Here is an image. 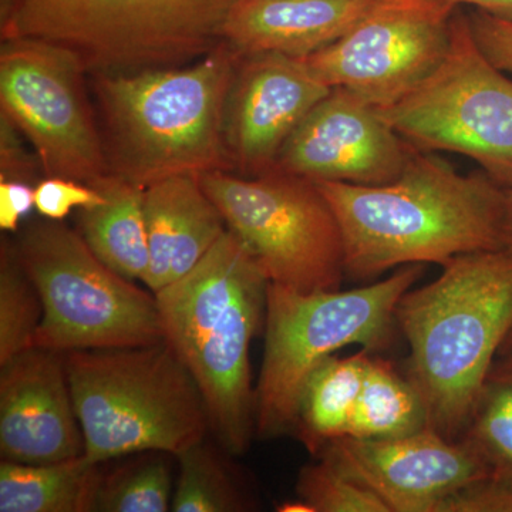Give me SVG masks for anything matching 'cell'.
I'll list each match as a JSON object with an SVG mask.
<instances>
[{
  "instance_id": "22",
  "label": "cell",
  "mask_w": 512,
  "mask_h": 512,
  "mask_svg": "<svg viewBox=\"0 0 512 512\" xmlns=\"http://www.w3.org/2000/svg\"><path fill=\"white\" fill-rule=\"evenodd\" d=\"M426 427H429L426 407L413 383L407 376H400L392 363L370 353L362 392L346 437L396 439Z\"/></svg>"
},
{
  "instance_id": "9",
  "label": "cell",
  "mask_w": 512,
  "mask_h": 512,
  "mask_svg": "<svg viewBox=\"0 0 512 512\" xmlns=\"http://www.w3.org/2000/svg\"><path fill=\"white\" fill-rule=\"evenodd\" d=\"M198 180L269 284L303 293L338 291L346 275L345 244L318 184L281 170L212 171Z\"/></svg>"
},
{
  "instance_id": "7",
  "label": "cell",
  "mask_w": 512,
  "mask_h": 512,
  "mask_svg": "<svg viewBox=\"0 0 512 512\" xmlns=\"http://www.w3.org/2000/svg\"><path fill=\"white\" fill-rule=\"evenodd\" d=\"M423 274V265L352 291L303 293L268 284L265 349L255 387V434L291 433L299 400L313 370L350 345L383 349L392 336L400 299Z\"/></svg>"
},
{
  "instance_id": "8",
  "label": "cell",
  "mask_w": 512,
  "mask_h": 512,
  "mask_svg": "<svg viewBox=\"0 0 512 512\" xmlns=\"http://www.w3.org/2000/svg\"><path fill=\"white\" fill-rule=\"evenodd\" d=\"M43 302L33 348H136L164 340L156 295L143 291L93 254L62 221L30 222L15 242Z\"/></svg>"
},
{
  "instance_id": "18",
  "label": "cell",
  "mask_w": 512,
  "mask_h": 512,
  "mask_svg": "<svg viewBox=\"0 0 512 512\" xmlns=\"http://www.w3.org/2000/svg\"><path fill=\"white\" fill-rule=\"evenodd\" d=\"M144 215L150 261L143 282L153 293L190 274L228 229L197 175L144 188Z\"/></svg>"
},
{
  "instance_id": "13",
  "label": "cell",
  "mask_w": 512,
  "mask_h": 512,
  "mask_svg": "<svg viewBox=\"0 0 512 512\" xmlns=\"http://www.w3.org/2000/svg\"><path fill=\"white\" fill-rule=\"evenodd\" d=\"M320 454L372 490L390 512H443L451 498L490 480L483 460L463 440L431 427L396 439L342 437Z\"/></svg>"
},
{
  "instance_id": "32",
  "label": "cell",
  "mask_w": 512,
  "mask_h": 512,
  "mask_svg": "<svg viewBox=\"0 0 512 512\" xmlns=\"http://www.w3.org/2000/svg\"><path fill=\"white\" fill-rule=\"evenodd\" d=\"M454 5H471L491 15L512 19V0H447Z\"/></svg>"
},
{
  "instance_id": "20",
  "label": "cell",
  "mask_w": 512,
  "mask_h": 512,
  "mask_svg": "<svg viewBox=\"0 0 512 512\" xmlns=\"http://www.w3.org/2000/svg\"><path fill=\"white\" fill-rule=\"evenodd\" d=\"M103 477L86 456L47 464L0 463V512H94Z\"/></svg>"
},
{
  "instance_id": "19",
  "label": "cell",
  "mask_w": 512,
  "mask_h": 512,
  "mask_svg": "<svg viewBox=\"0 0 512 512\" xmlns=\"http://www.w3.org/2000/svg\"><path fill=\"white\" fill-rule=\"evenodd\" d=\"M90 185L101 192L103 201L80 208L79 234L117 274L143 281L150 261L144 187L113 174Z\"/></svg>"
},
{
  "instance_id": "2",
  "label": "cell",
  "mask_w": 512,
  "mask_h": 512,
  "mask_svg": "<svg viewBox=\"0 0 512 512\" xmlns=\"http://www.w3.org/2000/svg\"><path fill=\"white\" fill-rule=\"evenodd\" d=\"M238 62L221 42L181 66L89 76L109 173L144 188L177 175L232 173L224 114Z\"/></svg>"
},
{
  "instance_id": "25",
  "label": "cell",
  "mask_w": 512,
  "mask_h": 512,
  "mask_svg": "<svg viewBox=\"0 0 512 512\" xmlns=\"http://www.w3.org/2000/svg\"><path fill=\"white\" fill-rule=\"evenodd\" d=\"M171 454L147 451L103 474L94 512H167L173 503Z\"/></svg>"
},
{
  "instance_id": "12",
  "label": "cell",
  "mask_w": 512,
  "mask_h": 512,
  "mask_svg": "<svg viewBox=\"0 0 512 512\" xmlns=\"http://www.w3.org/2000/svg\"><path fill=\"white\" fill-rule=\"evenodd\" d=\"M457 8L447 0H380L348 35L306 63L330 89L386 109L439 66Z\"/></svg>"
},
{
  "instance_id": "10",
  "label": "cell",
  "mask_w": 512,
  "mask_h": 512,
  "mask_svg": "<svg viewBox=\"0 0 512 512\" xmlns=\"http://www.w3.org/2000/svg\"><path fill=\"white\" fill-rule=\"evenodd\" d=\"M416 150L450 151L512 185V80L484 55L458 6L446 55L412 92L379 109Z\"/></svg>"
},
{
  "instance_id": "27",
  "label": "cell",
  "mask_w": 512,
  "mask_h": 512,
  "mask_svg": "<svg viewBox=\"0 0 512 512\" xmlns=\"http://www.w3.org/2000/svg\"><path fill=\"white\" fill-rule=\"evenodd\" d=\"M299 474L296 494L311 512H390L372 490L346 473L332 458L316 456Z\"/></svg>"
},
{
  "instance_id": "1",
  "label": "cell",
  "mask_w": 512,
  "mask_h": 512,
  "mask_svg": "<svg viewBox=\"0 0 512 512\" xmlns=\"http://www.w3.org/2000/svg\"><path fill=\"white\" fill-rule=\"evenodd\" d=\"M316 184L338 218L353 279L503 249L505 187L484 171L458 173L434 153L412 147L390 183Z\"/></svg>"
},
{
  "instance_id": "28",
  "label": "cell",
  "mask_w": 512,
  "mask_h": 512,
  "mask_svg": "<svg viewBox=\"0 0 512 512\" xmlns=\"http://www.w3.org/2000/svg\"><path fill=\"white\" fill-rule=\"evenodd\" d=\"M103 201L99 190L62 177H45L35 185V208L40 217L63 221L76 208Z\"/></svg>"
},
{
  "instance_id": "15",
  "label": "cell",
  "mask_w": 512,
  "mask_h": 512,
  "mask_svg": "<svg viewBox=\"0 0 512 512\" xmlns=\"http://www.w3.org/2000/svg\"><path fill=\"white\" fill-rule=\"evenodd\" d=\"M330 90L306 60L271 53L239 57L224 114L232 173L274 170L286 141Z\"/></svg>"
},
{
  "instance_id": "30",
  "label": "cell",
  "mask_w": 512,
  "mask_h": 512,
  "mask_svg": "<svg viewBox=\"0 0 512 512\" xmlns=\"http://www.w3.org/2000/svg\"><path fill=\"white\" fill-rule=\"evenodd\" d=\"M22 137L19 128L0 113V180L32 184L42 171L35 151L30 153Z\"/></svg>"
},
{
  "instance_id": "31",
  "label": "cell",
  "mask_w": 512,
  "mask_h": 512,
  "mask_svg": "<svg viewBox=\"0 0 512 512\" xmlns=\"http://www.w3.org/2000/svg\"><path fill=\"white\" fill-rule=\"evenodd\" d=\"M35 208V187L22 181L0 180V229L18 232L20 221Z\"/></svg>"
},
{
  "instance_id": "16",
  "label": "cell",
  "mask_w": 512,
  "mask_h": 512,
  "mask_svg": "<svg viewBox=\"0 0 512 512\" xmlns=\"http://www.w3.org/2000/svg\"><path fill=\"white\" fill-rule=\"evenodd\" d=\"M0 367L2 460L47 464L84 456L64 355L32 348Z\"/></svg>"
},
{
  "instance_id": "5",
  "label": "cell",
  "mask_w": 512,
  "mask_h": 512,
  "mask_svg": "<svg viewBox=\"0 0 512 512\" xmlns=\"http://www.w3.org/2000/svg\"><path fill=\"white\" fill-rule=\"evenodd\" d=\"M64 363L92 463L147 451L177 457L211 431L200 387L165 340L77 350Z\"/></svg>"
},
{
  "instance_id": "33",
  "label": "cell",
  "mask_w": 512,
  "mask_h": 512,
  "mask_svg": "<svg viewBox=\"0 0 512 512\" xmlns=\"http://www.w3.org/2000/svg\"><path fill=\"white\" fill-rule=\"evenodd\" d=\"M503 249L512 255V185L505 188Z\"/></svg>"
},
{
  "instance_id": "3",
  "label": "cell",
  "mask_w": 512,
  "mask_h": 512,
  "mask_svg": "<svg viewBox=\"0 0 512 512\" xmlns=\"http://www.w3.org/2000/svg\"><path fill=\"white\" fill-rule=\"evenodd\" d=\"M396 323L429 427L460 439L512 328V255L498 249L450 259L436 281L404 293Z\"/></svg>"
},
{
  "instance_id": "24",
  "label": "cell",
  "mask_w": 512,
  "mask_h": 512,
  "mask_svg": "<svg viewBox=\"0 0 512 512\" xmlns=\"http://www.w3.org/2000/svg\"><path fill=\"white\" fill-rule=\"evenodd\" d=\"M178 477L171 511L244 512L252 501L222 454L202 440L175 457Z\"/></svg>"
},
{
  "instance_id": "23",
  "label": "cell",
  "mask_w": 512,
  "mask_h": 512,
  "mask_svg": "<svg viewBox=\"0 0 512 512\" xmlns=\"http://www.w3.org/2000/svg\"><path fill=\"white\" fill-rule=\"evenodd\" d=\"M483 460L490 481L512 493V372L493 366L460 439Z\"/></svg>"
},
{
  "instance_id": "6",
  "label": "cell",
  "mask_w": 512,
  "mask_h": 512,
  "mask_svg": "<svg viewBox=\"0 0 512 512\" xmlns=\"http://www.w3.org/2000/svg\"><path fill=\"white\" fill-rule=\"evenodd\" d=\"M235 0H0L2 40L47 43L89 76L194 62L215 49Z\"/></svg>"
},
{
  "instance_id": "21",
  "label": "cell",
  "mask_w": 512,
  "mask_h": 512,
  "mask_svg": "<svg viewBox=\"0 0 512 512\" xmlns=\"http://www.w3.org/2000/svg\"><path fill=\"white\" fill-rule=\"evenodd\" d=\"M370 353L363 349L348 357L330 356L306 380L293 433L313 457L348 436Z\"/></svg>"
},
{
  "instance_id": "17",
  "label": "cell",
  "mask_w": 512,
  "mask_h": 512,
  "mask_svg": "<svg viewBox=\"0 0 512 512\" xmlns=\"http://www.w3.org/2000/svg\"><path fill=\"white\" fill-rule=\"evenodd\" d=\"M380 0H235L221 40L239 57L306 60L348 35Z\"/></svg>"
},
{
  "instance_id": "26",
  "label": "cell",
  "mask_w": 512,
  "mask_h": 512,
  "mask_svg": "<svg viewBox=\"0 0 512 512\" xmlns=\"http://www.w3.org/2000/svg\"><path fill=\"white\" fill-rule=\"evenodd\" d=\"M43 319L39 289L23 266L15 242L0 247V366L33 348Z\"/></svg>"
},
{
  "instance_id": "34",
  "label": "cell",
  "mask_w": 512,
  "mask_h": 512,
  "mask_svg": "<svg viewBox=\"0 0 512 512\" xmlns=\"http://www.w3.org/2000/svg\"><path fill=\"white\" fill-rule=\"evenodd\" d=\"M494 365L504 367V369L511 370L512 372V328L507 338H505L500 352H498Z\"/></svg>"
},
{
  "instance_id": "11",
  "label": "cell",
  "mask_w": 512,
  "mask_h": 512,
  "mask_svg": "<svg viewBox=\"0 0 512 512\" xmlns=\"http://www.w3.org/2000/svg\"><path fill=\"white\" fill-rule=\"evenodd\" d=\"M89 74L47 43L2 40L0 113L23 134L45 177L93 184L109 173Z\"/></svg>"
},
{
  "instance_id": "14",
  "label": "cell",
  "mask_w": 512,
  "mask_h": 512,
  "mask_svg": "<svg viewBox=\"0 0 512 512\" xmlns=\"http://www.w3.org/2000/svg\"><path fill=\"white\" fill-rule=\"evenodd\" d=\"M410 150L382 111L335 87L293 131L274 170L313 183L386 184L402 173Z\"/></svg>"
},
{
  "instance_id": "4",
  "label": "cell",
  "mask_w": 512,
  "mask_h": 512,
  "mask_svg": "<svg viewBox=\"0 0 512 512\" xmlns=\"http://www.w3.org/2000/svg\"><path fill=\"white\" fill-rule=\"evenodd\" d=\"M268 279L229 229L200 264L156 295L164 340L200 387L210 429L229 454L255 434L251 343L265 320Z\"/></svg>"
},
{
  "instance_id": "29",
  "label": "cell",
  "mask_w": 512,
  "mask_h": 512,
  "mask_svg": "<svg viewBox=\"0 0 512 512\" xmlns=\"http://www.w3.org/2000/svg\"><path fill=\"white\" fill-rule=\"evenodd\" d=\"M477 45L494 66L512 73V19L476 9L468 15Z\"/></svg>"
}]
</instances>
